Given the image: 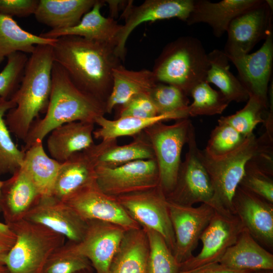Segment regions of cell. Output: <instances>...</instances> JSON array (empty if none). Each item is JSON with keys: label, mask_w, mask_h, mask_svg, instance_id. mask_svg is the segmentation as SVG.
<instances>
[{"label": "cell", "mask_w": 273, "mask_h": 273, "mask_svg": "<svg viewBox=\"0 0 273 273\" xmlns=\"http://www.w3.org/2000/svg\"><path fill=\"white\" fill-rule=\"evenodd\" d=\"M54 61L83 92L106 104L113 86V69L122 64L111 43L67 35L53 46Z\"/></svg>", "instance_id": "1"}, {"label": "cell", "mask_w": 273, "mask_h": 273, "mask_svg": "<svg viewBox=\"0 0 273 273\" xmlns=\"http://www.w3.org/2000/svg\"><path fill=\"white\" fill-rule=\"evenodd\" d=\"M52 79L45 115L33 123L24 141L22 149L24 152L34 142H42L59 126L74 121L95 123L98 117L106 113V104L77 87L64 69L55 61Z\"/></svg>", "instance_id": "2"}, {"label": "cell", "mask_w": 273, "mask_h": 273, "mask_svg": "<svg viewBox=\"0 0 273 273\" xmlns=\"http://www.w3.org/2000/svg\"><path fill=\"white\" fill-rule=\"evenodd\" d=\"M54 63L53 46H36L28 57L20 84L11 98L16 107L6 113L5 121L11 133L23 141L35 120L47 109Z\"/></svg>", "instance_id": "3"}, {"label": "cell", "mask_w": 273, "mask_h": 273, "mask_svg": "<svg viewBox=\"0 0 273 273\" xmlns=\"http://www.w3.org/2000/svg\"><path fill=\"white\" fill-rule=\"evenodd\" d=\"M273 136L266 131L259 138L254 133L247 136L234 150L224 155L212 157L203 150L200 156L210 177L213 195L210 205L214 209L235 213L233 198L244 175L248 161L272 145Z\"/></svg>", "instance_id": "4"}, {"label": "cell", "mask_w": 273, "mask_h": 273, "mask_svg": "<svg viewBox=\"0 0 273 273\" xmlns=\"http://www.w3.org/2000/svg\"><path fill=\"white\" fill-rule=\"evenodd\" d=\"M208 54L198 38L185 36L168 43L156 59L152 71L158 82L175 86L187 96L205 81Z\"/></svg>", "instance_id": "5"}, {"label": "cell", "mask_w": 273, "mask_h": 273, "mask_svg": "<svg viewBox=\"0 0 273 273\" xmlns=\"http://www.w3.org/2000/svg\"><path fill=\"white\" fill-rule=\"evenodd\" d=\"M8 225L16 235L5 261L8 273H42L50 255L65 244L63 236L25 219Z\"/></svg>", "instance_id": "6"}, {"label": "cell", "mask_w": 273, "mask_h": 273, "mask_svg": "<svg viewBox=\"0 0 273 273\" xmlns=\"http://www.w3.org/2000/svg\"><path fill=\"white\" fill-rule=\"evenodd\" d=\"M192 125L190 119L185 118L169 125L157 122L143 131L153 148L159 170V186L166 197L175 187L182 150Z\"/></svg>", "instance_id": "7"}, {"label": "cell", "mask_w": 273, "mask_h": 273, "mask_svg": "<svg viewBox=\"0 0 273 273\" xmlns=\"http://www.w3.org/2000/svg\"><path fill=\"white\" fill-rule=\"evenodd\" d=\"M188 151L181 161L175 187L166 197L171 202L186 206L201 203L210 204L213 191L207 171L203 165L192 125L188 142Z\"/></svg>", "instance_id": "8"}, {"label": "cell", "mask_w": 273, "mask_h": 273, "mask_svg": "<svg viewBox=\"0 0 273 273\" xmlns=\"http://www.w3.org/2000/svg\"><path fill=\"white\" fill-rule=\"evenodd\" d=\"M115 198L141 228L159 233L173 253L175 238L167 200L159 186Z\"/></svg>", "instance_id": "9"}, {"label": "cell", "mask_w": 273, "mask_h": 273, "mask_svg": "<svg viewBox=\"0 0 273 273\" xmlns=\"http://www.w3.org/2000/svg\"><path fill=\"white\" fill-rule=\"evenodd\" d=\"M272 1L262 0L230 23L224 53L228 58L248 54L272 31Z\"/></svg>", "instance_id": "10"}, {"label": "cell", "mask_w": 273, "mask_h": 273, "mask_svg": "<svg viewBox=\"0 0 273 273\" xmlns=\"http://www.w3.org/2000/svg\"><path fill=\"white\" fill-rule=\"evenodd\" d=\"M96 174L99 188L114 197L146 191L159 185L155 159L136 160L114 168L96 167Z\"/></svg>", "instance_id": "11"}, {"label": "cell", "mask_w": 273, "mask_h": 273, "mask_svg": "<svg viewBox=\"0 0 273 273\" xmlns=\"http://www.w3.org/2000/svg\"><path fill=\"white\" fill-rule=\"evenodd\" d=\"M244 227L234 213L214 209V213L202 233V248L196 256L179 264V270H190L218 262L227 249L237 241Z\"/></svg>", "instance_id": "12"}, {"label": "cell", "mask_w": 273, "mask_h": 273, "mask_svg": "<svg viewBox=\"0 0 273 273\" xmlns=\"http://www.w3.org/2000/svg\"><path fill=\"white\" fill-rule=\"evenodd\" d=\"M194 0H146L139 6L128 2L122 17L124 25L117 36L116 52L124 60L126 41L130 33L143 23L176 18L186 22L193 9Z\"/></svg>", "instance_id": "13"}, {"label": "cell", "mask_w": 273, "mask_h": 273, "mask_svg": "<svg viewBox=\"0 0 273 273\" xmlns=\"http://www.w3.org/2000/svg\"><path fill=\"white\" fill-rule=\"evenodd\" d=\"M167 205L175 238L173 254L180 264L193 256V251L213 215L214 209L209 204L202 203L195 207L168 200Z\"/></svg>", "instance_id": "14"}, {"label": "cell", "mask_w": 273, "mask_h": 273, "mask_svg": "<svg viewBox=\"0 0 273 273\" xmlns=\"http://www.w3.org/2000/svg\"><path fill=\"white\" fill-rule=\"evenodd\" d=\"M87 224L83 239L79 243L71 242L73 246L89 260L97 273H109L111 264L126 230L103 221L89 220Z\"/></svg>", "instance_id": "15"}, {"label": "cell", "mask_w": 273, "mask_h": 273, "mask_svg": "<svg viewBox=\"0 0 273 273\" xmlns=\"http://www.w3.org/2000/svg\"><path fill=\"white\" fill-rule=\"evenodd\" d=\"M24 219L43 225L75 243L83 239L88 226L87 221L68 204L52 196L41 197Z\"/></svg>", "instance_id": "16"}, {"label": "cell", "mask_w": 273, "mask_h": 273, "mask_svg": "<svg viewBox=\"0 0 273 273\" xmlns=\"http://www.w3.org/2000/svg\"><path fill=\"white\" fill-rule=\"evenodd\" d=\"M65 202L86 221L109 222L126 230L141 228L128 214L116 199L102 192L96 183Z\"/></svg>", "instance_id": "17"}, {"label": "cell", "mask_w": 273, "mask_h": 273, "mask_svg": "<svg viewBox=\"0 0 273 273\" xmlns=\"http://www.w3.org/2000/svg\"><path fill=\"white\" fill-rule=\"evenodd\" d=\"M228 58L236 66L238 78L249 95L257 97L268 108V83L273 64V31L256 52Z\"/></svg>", "instance_id": "18"}, {"label": "cell", "mask_w": 273, "mask_h": 273, "mask_svg": "<svg viewBox=\"0 0 273 273\" xmlns=\"http://www.w3.org/2000/svg\"><path fill=\"white\" fill-rule=\"evenodd\" d=\"M233 206L244 228L260 245L273 248V204L239 185Z\"/></svg>", "instance_id": "19"}, {"label": "cell", "mask_w": 273, "mask_h": 273, "mask_svg": "<svg viewBox=\"0 0 273 273\" xmlns=\"http://www.w3.org/2000/svg\"><path fill=\"white\" fill-rule=\"evenodd\" d=\"M1 212L9 224L24 219L41 196L32 180L20 167L12 176L3 180Z\"/></svg>", "instance_id": "20"}, {"label": "cell", "mask_w": 273, "mask_h": 273, "mask_svg": "<svg viewBox=\"0 0 273 273\" xmlns=\"http://www.w3.org/2000/svg\"><path fill=\"white\" fill-rule=\"evenodd\" d=\"M84 151L96 167L114 168L136 160L155 159L144 131L134 135L133 141L126 145H118L117 139L107 140Z\"/></svg>", "instance_id": "21"}, {"label": "cell", "mask_w": 273, "mask_h": 273, "mask_svg": "<svg viewBox=\"0 0 273 273\" xmlns=\"http://www.w3.org/2000/svg\"><path fill=\"white\" fill-rule=\"evenodd\" d=\"M96 183V167L85 151L61 163L50 196L66 202Z\"/></svg>", "instance_id": "22"}, {"label": "cell", "mask_w": 273, "mask_h": 273, "mask_svg": "<svg viewBox=\"0 0 273 273\" xmlns=\"http://www.w3.org/2000/svg\"><path fill=\"white\" fill-rule=\"evenodd\" d=\"M262 1L223 0L212 2L208 0H194L193 9L186 22L189 25L200 23L207 24L212 28L213 35L220 37L226 32L233 19Z\"/></svg>", "instance_id": "23"}, {"label": "cell", "mask_w": 273, "mask_h": 273, "mask_svg": "<svg viewBox=\"0 0 273 273\" xmlns=\"http://www.w3.org/2000/svg\"><path fill=\"white\" fill-rule=\"evenodd\" d=\"M104 3V1L97 0L93 8L76 25L65 29H51L39 35L50 39L74 35L88 40L113 44L116 46V38L122 25L119 24L113 18L105 17L102 15L101 9Z\"/></svg>", "instance_id": "24"}, {"label": "cell", "mask_w": 273, "mask_h": 273, "mask_svg": "<svg viewBox=\"0 0 273 273\" xmlns=\"http://www.w3.org/2000/svg\"><path fill=\"white\" fill-rule=\"evenodd\" d=\"M95 124L74 121L54 129L49 133L47 141L50 156L63 163L73 154L89 148L95 144L93 140Z\"/></svg>", "instance_id": "25"}, {"label": "cell", "mask_w": 273, "mask_h": 273, "mask_svg": "<svg viewBox=\"0 0 273 273\" xmlns=\"http://www.w3.org/2000/svg\"><path fill=\"white\" fill-rule=\"evenodd\" d=\"M219 262L237 270H272L273 255L264 248L245 228Z\"/></svg>", "instance_id": "26"}, {"label": "cell", "mask_w": 273, "mask_h": 273, "mask_svg": "<svg viewBox=\"0 0 273 273\" xmlns=\"http://www.w3.org/2000/svg\"><path fill=\"white\" fill-rule=\"evenodd\" d=\"M158 82L151 70L127 69L122 64L113 69V86L106 103V113L117 106L125 104L134 97L149 94Z\"/></svg>", "instance_id": "27"}, {"label": "cell", "mask_w": 273, "mask_h": 273, "mask_svg": "<svg viewBox=\"0 0 273 273\" xmlns=\"http://www.w3.org/2000/svg\"><path fill=\"white\" fill-rule=\"evenodd\" d=\"M97 0H39L34 15L40 23L52 30L77 24Z\"/></svg>", "instance_id": "28"}, {"label": "cell", "mask_w": 273, "mask_h": 273, "mask_svg": "<svg viewBox=\"0 0 273 273\" xmlns=\"http://www.w3.org/2000/svg\"><path fill=\"white\" fill-rule=\"evenodd\" d=\"M149 244L142 228L125 231L109 273H147Z\"/></svg>", "instance_id": "29"}, {"label": "cell", "mask_w": 273, "mask_h": 273, "mask_svg": "<svg viewBox=\"0 0 273 273\" xmlns=\"http://www.w3.org/2000/svg\"><path fill=\"white\" fill-rule=\"evenodd\" d=\"M61 164L47 154L42 142L37 141L25 151L21 167L30 177L42 197L51 195Z\"/></svg>", "instance_id": "30"}, {"label": "cell", "mask_w": 273, "mask_h": 273, "mask_svg": "<svg viewBox=\"0 0 273 273\" xmlns=\"http://www.w3.org/2000/svg\"><path fill=\"white\" fill-rule=\"evenodd\" d=\"M185 118H189V116L184 113L161 114L148 118L124 117L114 120L108 119L102 116L95 121L99 128L94 130L93 136L101 141L117 139L121 136H133L156 123Z\"/></svg>", "instance_id": "31"}, {"label": "cell", "mask_w": 273, "mask_h": 273, "mask_svg": "<svg viewBox=\"0 0 273 273\" xmlns=\"http://www.w3.org/2000/svg\"><path fill=\"white\" fill-rule=\"evenodd\" d=\"M57 39L46 38L22 28L13 17L0 14V64L16 52L31 54L38 45L53 46Z\"/></svg>", "instance_id": "32"}, {"label": "cell", "mask_w": 273, "mask_h": 273, "mask_svg": "<svg viewBox=\"0 0 273 273\" xmlns=\"http://www.w3.org/2000/svg\"><path fill=\"white\" fill-rule=\"evenodd\" d=\"M209 68L205 81L216 86L230 102H247L249 95L238 78L230 71L229 60L223 51L214 49L208 54Z\"/></svg>", "instance_id": "33"}, {"label": "cell", "mask_w": 273, "mask_h": 273, "mask_svg": "<svg viewBox=\"0 0 273 273\" xmlns=\"http://www.w3.org/2000/svg\"><path fill=\"white\" fill-rule=\"evenodd\" d=\"M15 107L12 100L0 97V175L13 174L22 165L25 155L13 142L5 119L6 113Z\"/></svg>", "instance_id": "34"}, {"label": "cell", "mask_w": 273, "mask_h": 273, "mask_svg": "<svg viewBox=\"0 0 273 273\" xmlns=\"http://www.w3.org/2000/svg\"><path fill=\"white\" fill-rule=\"evenodd\" d=\"M190 96L193 101L188 107L189 117L220 114L230 103L219 90L212 88L205 81L197 85Z\"/></svg>", "instance_id": "35"}, {"label": "cell", "mask_w": 273, "mask_h": 273, "mask_svg": "<svg viewBox=\"0 0 273 273\" xmlns=\"http://www.w3.org/2000/svg\"><path fill=\"white\" fill-rule=\"evenodd\" d=\"M142 228L149 244L147 273H177L179 264L163 238L152 230Z\"/></svg>", "instance_id": "36"}, {"label": "cell", "mask_w": 273, "mask_h": 273, "mask_svg": "<svg viewBox=\"0 0 273 273\" xmlns=\"http://www.w3.org/2000/svg\"><path fill=\"white\" fill-rule=\"evenodd\" d=\"M89 260L77 252L68 241L57 248L47 261L42 273H80L89 271Z\"/></svg>", "instance_id": "37"}, {"label": "cell", "mask_w": 273, "mask_h": 273, "mask_svg": "<svg viewBox=\"0 0 273 273\" xmlns=\"http://www.w3.org/2000/svg\"><path fill=\"white\" fill-rule=\"evenodd\" d=\"M268 108L257 97L250 95L245 106L235 114L221 116L218 120L228 123L237 131L247 136L259 123H265Z\"/></svg>", "instance_id": "38"}, {"label": "cell", "mask_w": 273, "mask_h": 273, "mask_svg": "<svg viewBox=\"0 0 273 273\" xmlns=\"http://www.w3.org/2000/svg\"><path fill=\"white\" fill-rule=\"evenodd\" d=\"M149 96L154 104L158 115L184 113L189 117V100L184 92L168 84L157 82Z\"/></svg>", "instance_id": "39"}, {"label": "cell", "mask_w": 273, "mask_h": 273, "mask_svg": "<svg viewBox=\"0 0 273 273\" xmlns=\"http://www.w3.org/2000/svg\"><path fill=\"white\" fill-rule=\"evenodd\" d=\"M256 156L247 163L239 186L273 204V174L261 166Z\"/></svg>", "instance_id": "40"}, {"label": "cell", "mask_w": 273, "mask_h": 273, "mask_svg": "<svg viewBox=\"0 0 273 273\" xmlns=\"http://www.w3.org/2000/svg\"><path fill=\"white\" fill-rule=\"evenodd\" d=\"M218 124L212 129L203 150L212 157L224 155L240 146L247 136L231 125L218 119Z\"/></svg>", "instance_id": "41"}, {"label": "cell", "mask_w": 273, "mask_h": 273, "mask_svg": "<svg viewBox=\"0 0 273 273\" xmlns=\"http://www.w3.org/2000/svg\"><path fill=\"white\" fill-rule=\"evenodd\" d=\"M7 59L0 72V97L10 100L20 84L28 57L24 53L16 52Z\"/></svg>", "instance_id": "42"}, {"label": "cell", "mask_w": 273, "mask_h": 273, "mask_svg": "<svg viewBox=\"0 0 273 273\" xmlns=\"http://www.w3.org/2000/svg\"><path fill=\"white\" fill-rule=\"evenodd\" d=\"M120 106L118 118H148L158 115L156 108L149 94L138 95Z\"/></svg>", "instance_id": "43"}, {"label": "cell", "mask_w": 273, "mask_h": 273, "mask_svg": "<svg viewBox=\"0 0 273 273\" xmlns=\"http://www.w3.org/2000/svg\"><path fill=\"white\" fill-rule=\"evenodd\" d=\"M39 0H0V14L26 17L34 14Z\"/></svg>", "instance_id": "44"}, {"label": "cell", "mask_w": 273, "mask_h": 273, "mask_svg": "<svg viewBox=\"0 0 273 273\" xmlns=\"http://www.w3.org/2000/svg\"><path fill=\"white\" fill-rule=\"evenodd\" d=\"M251 270H237L230 269L219 262L209 263L190 270H179L177 273H252Z\"/></svg>", "instance_id": "45"}, {"label": "cell", "mask_w": 273, "mask_h": 273, "mask_svg": "<svg viewBox=\"0 0 273 273\" xmlns=\"http://www.w3.org/2000/svg\"><path fill=\"white\" fill-rule=\"evenodd\" d=\"M16 235L6 223L0 222V244L11 248L15 243Z\"/></svg>", "instance_id": "46"}, {"label": "cell", "mask_w": 273, "mask_h": 273, "mask_svg": "<svg viewBox=\"0 0 273 273\" xmlns=\"http://www.w3.org/2000/svg\"><path fill=\"white\" fill-rule=\"evenodd\" d=\"M10 248L0 244V266H5L6 257Z\"/></svg>", "instance_id": "47"}, {"label": "cell", "mask_w": 273, "mask_h": 273, "mask_svg": "<svg viewBox=\"0 0 273 273\" xmlns=\"http://www.w3.org/2000/svg\"><path fill=\"white\" fill-rule=\"evenodd\" d=\"M3 180H0V212H1V204H2V188L3 186Z\"/></svg>", "instance_id": "48"}, {"label": "cell", "mask_w": 273, "mask_h": 273, "mask_svg": "<svg viewBox=\"0 0 273 273\" xmlns=\"http://www.w3.org/2000/svg\"><path fill=\"white\" fill-rule=\"evenodd\" d=\"M0 273H7V270L5 266H0Z\"/></svg>", "instance_id": "49"}, {"label": "cell", "mask_w": 273, "mask_h": 273, "mask_svg": "<svg viewBox=\"0 0 273 273\" xmlns=\"http://www.w3.org/2000/svg\"><path fill=\"white\" fill-rule=\"evenodd\" d=\"M89 271H84L80 273H88Z\"/></svg>", "instance_id": "50"}, {"label": "cell", "mask_w": 273, "mask_h": 273, "mask_svg": "<svg viewBox=\"0 0 273 273\" xmlns=\"http://www.w3.org/2000/svg\"><path fill=\"white\" fill-rule=\"evenodd\" d=\"M268 273H271V272H268Z\"/></svg>", "instance_id": "51"}]
</instances>
